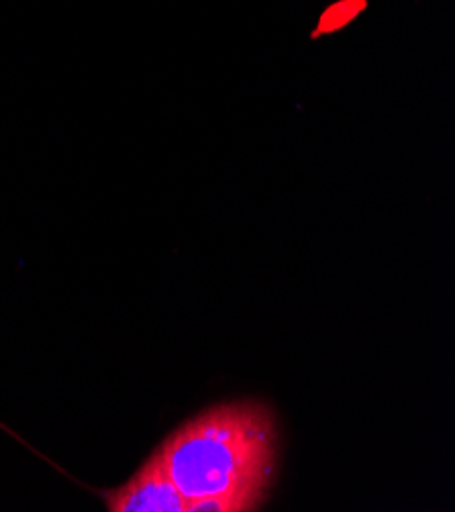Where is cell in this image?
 I'll use <instances>...</instances> for the list:
<instances>
[{"instance_id":"obj_1","label":"cell","mask_w":455,"mask_h":512,"mask_svg":"<svg viewBox=\"0 0 455 512\" xmlns=\"http://www.w3.org/2000/svg\"><path fill=\"white\" fill-rule=\"evenodd\" d=\"M160 451L188 502L235 494L264 504L278 457L276 417L258 400L223 402L182 423Z\"/></svg>"},{"instance_id":"obj_2","label":"cell","mask_w":455,"mask_h":512,"mask_svg":"<svg viewBox=\"0 0 455 512\" xmlns=\"http://www.w3.org/2000/svg\"><path fill=\"white\" fill-rule=\"evenodd\" d=\"M109 512H188V500L172 482L160 447L117 488L100 490Z\"/></svg>"},{"instance_id":"obj_3","label":"cell","mask_w":455,"mask_h":512,"mask_svg":"<svg viewBox=\"0 0 455 512\" xmlns=\"http://www.w3.org/2000/svg\"><path fill=\"white\" fill-rule=\"evenodd\" d=\"M364 7H366V0H339V3H335L323 13L319 27L313 31V37H321V35L343 29L364 11Z\"/></svg>"}]
</instances>
